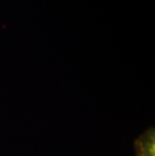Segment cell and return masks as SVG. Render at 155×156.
<instances>
[{"label":"cell","instance_id":"1","mask_svg":"<svg viewBox=\"0 0 155 156\" xmlns=\"http://www.w3.org/2000/svg\"><path fill=\"white\" fill-rule=\"evenodd\" d=\"M138 153L139 156H154V138L153 133L148 132L142 136V139L138 140Z\"/></svg>","mask_w":155,"mask_h":156}]
</instances>
